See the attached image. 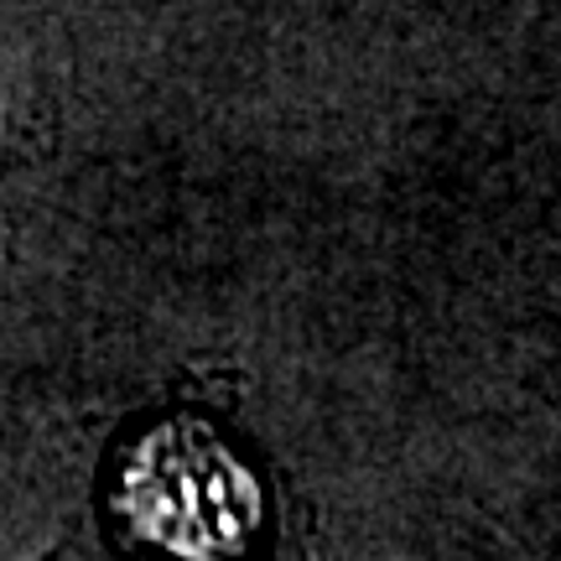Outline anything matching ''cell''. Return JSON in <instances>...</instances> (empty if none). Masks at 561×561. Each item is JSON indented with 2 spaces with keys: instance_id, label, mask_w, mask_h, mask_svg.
Here are the masks:
<instances>
[{
  "instance_id": "obj_1",
  "label": "cell",
  "mask_w": 561,
  "mask_h": 561,
  "mask_svg": "<svg viewBox=\"0 0 561 561\" xmlns=\"http://www.w3.org/2000/svg\"><path fill=\"white\" fill-rule=\"evenodd\" d=\"M115 515L172 561H244L261 546L265 494L240 453L203 421H167L125 453Z\"/></svg>"
}]
</instances>
